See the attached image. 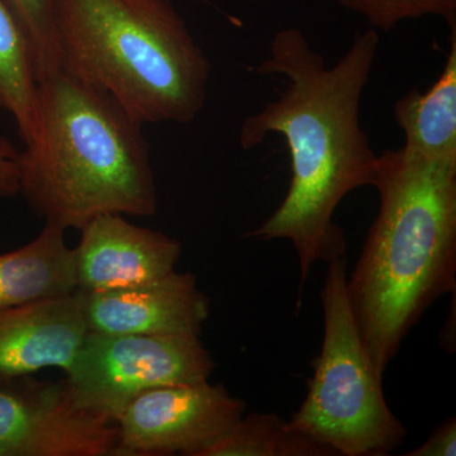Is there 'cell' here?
<instances>
[{
    "label": "cell",
    "mask_w": 456,
    "mask_h": 456,
    "mask_svg": "<svg viewBox=\"0 0 456 456\" xmlns=\"http://www.w3.org/2000/svg\"><path fill=\"white\" fill-rule=\"evenodd\" d=\"M377 29L356 33L350 49L331 68L301 29L275 33L257 75H281L283 92L245 118L240 145L251 150L270 134H281L289 150L292 179L277 211L248 239L289 240L298 256L302 288L318 261L345 256L344 231L334 221L342 200L373 187L378 158L360 126V101L370 79L379 47Z\"/></svg>",
    "instance_id": "obj_1"
},
{
    "label": "cell",
    "mask_w": 456,
    "mask_h": 456,
    "mask_svg": "<svg viewBox=\"0 0 456 456\" xmlns=\"http://www.w3.org/2000/svg\"><path fill=\"white\" fill-rule=\"evenodd\" d=\"M379 211L346 278L354 322L382 375L432 303L456 288V160L387 150Z\"/></svg>",
    "instance_id": "obj_2"
},
{
    "label": "cell",
    "mask_w": 456,
    "mask_h": 456,
    "mask_svg": "<svg viewBox=\"0 0 456 456\" xmlns=\"http://www.w3.org/2000/svg\"><path fill=\"white\" fill-rule=\"evenodd\" d=\"M142 126L106 92L59 69L38 83L37 128L18 154V193L45 224L64 231L107 213L156 215Z\"/></svg>",
    "instance_id": "obj_3"
},
{
    "label": "cell",
    "mask_w": 456,
    "mask_h": 456,
    "mask_svg": "<svg viewBox=\"0 0 456 456\" xmlns=\"http://www.w3.org/2000/svg\"><path fill=\"white\" fill-rule=\"evenodd\" d=\"M53 26L59 69L142 125L203 110L211 64L171 0H53Z\"/></svg>",
    "instance_id": "obj_4"
},
{
    "label": "cell",
    "mask_w": 456,
    "mask_h": 456,
    "mask_svg": "<svg viewBox=\"0 0 456 456\" xmlns=\"http://www.w3.org/2000/svg\"><path fill=\"white\" fill-rule=\"evenodd\" d=\"M346 256L327 263L325 334L307 395L289 424L338 456H386L406 439L384 397L383 377L360 338L346 296Z\"/></svg>",
    "instance_id": "obj_5"
},
{
    "label": "cell",
    "mask_w": 456,
    "mask_h": 456,
    "mask_svg": "<svg viewBox=\"0 0 456 456\" xmlns=\"http://www.w3.org/2000/svg\"><path fill=\"white\" fill-rule=\"evenodd\" d=\"M215 368L200 336L88 332L65 382L75 406L116 424L141 393L207 382Z\"/></svg>",
    "instance_id": "obj_6"
},
{
    "label": "cell",
    "mask_w": 456,
    "mask_h": 456,
    "mask_svg": "<svg viewBox=\"0 0 456 456\" xmlns=\"http://www.w3.org/2000/svg\"><path fill=\"white\" fill-rule=\"evenodd\" d=\"M245 410L241 398L209 380L150 389L117 419L116 456H202L235 428Z\"/></svg>",
    "instance_id": "obj_7"
},
{
    "label": "cell",
    "mask_w": 456,
    "mask_h": 456,
    "mask_svg": "<svg viewBox=\"0 0 456 456\" xmlns=\"http://www.w3.org/2000/svg\"><path fill=\"white\" fill-rule=\"evenodd\" d=\"M117 425L75 406L65 379L0 387V456H116Z\"/></svg>",
    "instance_id": "obj_8"
},
{
    "label": "cell",
    "mask_w": 456,
    "mask_h": 456,
    "mask_svg": "<svg viewBox=\"0 0 456 456\" xmlns=\"http://www.w3.org/2000/svg\"><path fill=\"white\" fill-rule=\"evenodd\" d=\"M88 332L107 335H196L211 314V301L191 273L117 289L75 292Z\"/></svg>",
    "instance_id": "obj_9"
},
{
    "label": "cell",
    "mask_w": 456,
    "mask_h": 456,
    "mask_svg": "<svg viewBox=\"0 0 456 456\" xmlns=\"http://www.w3.org/2000/svg\"><path fill=\"white\" fill-rule=\"evenodd\" d=\"M74 248L77 290L98 292L155 281L175 272L182 244L122 215L107 213L82 228Z\"/></svg>",
    "instance_id": "obj_10"
},
{
    "label": "cell",
    "mask_w": 456,
    "mask_h": 456,
    "mask_svg": "<svg viewBox=\"0 0 456 456\" xmlns=\"http://www.w3.org/2000/svg\"><path fill=\"white\" fill-rule=\"evenodd\" d=\"M86 335L75 293L0 308V387L45 368L66 373Z\"/></svg>",
    "instance_id": "obj_11"
},
{
    "label": "cell",
    "mask_w": 456,
    "mask_h": 456,
    "mask_svg": "<svg viewBox=\"0 0 456 456\" xmlns=\"http://www.w3.org/2000/svg\"><path fill=\"white\" fill-rule=\"evenodd\" d=\"M74 248L65 231L45 224L29 244L0 254V308L77 292Z\"/></svg>",
    "instance_id": "obj_12"
},
{
    "label": "cell",
    "mask_w": 456,
    "mask_h": 456,
    "mask_svg": "<svg viewBox=\"0 0 456 456\" xmlns=\"http://www.w3.org/2000/svg\"><path fill=\"white\" fill-rule=\"evenodd\" d=\"M439 79L426 92L412 90L399 99L395 117L404 132L403 149L431 160H456V26Z\"/></svg>",
    "instance_id": "obj_13"
},
{
    "label": "cell",
    "mask_w": 456,
    "mask_h": 456,
    "mask_svg": "<svg viewBox=\"0 0 456 456\" xmlns=\"http://www.w3.org/2000/svg\"><path fill=\"white\" fill-rule=\"evenodd\" d=\"M38 79L22 27L0 0V110L13 117L25 145L37 128Z\"/></svg>",
    "instance_id": "obj_14"
},
{
    "label": "cell",
    "mask_w": 456,
    "mask_h": 456,
    "mask_svg": "<svg viewBox=\"0 0 456 456\" xmlns=\"http://www.w3.org/2000/svg\"><path fill=\"white\" fill-rule=\"evenodd\" d=\"M202 456H338L275 413L242 416Z\"/></svg>",
    "instance_id": "obj_15"
},
{
    "label": "cell",
    "mask_w": 456,
    "mask_h": 456,
    "mask_svg": "<svg viewBox=\"0 0 456 456\" xmlns=\"http://www.w3.org/2000/svg\"><path fill=\"white\" fill-rule=\"evenodd\" d=\"M341 7L359 14L374 29L389 31L399 23L426 16L444 18L456 26V0H336Z\"/></svg>",
    "instance_id": "obj_16"
},
{
    "label": "cell",
    "mask_w": 456,
    "mask_h": 456,
    "mask_svg": "<svg viewBox=\"0 0 456 456\" xmlns=\"http://www.w3.org/2000/svg\"><path fill=\"white\" fill-rule=\"evenodd\" d=\"M22 27L35 59L38 83L59 70L53 0H3Z\"/></svg>",
    "instance_id": "obj_17"
},
{
    "label": "cell",
    "mask_w": 456,
    "mask_h": 456,
    "mask_svg": "<svg viewBox=\"0 0 456 456\" xmlns=\"http://www.w3.org/2000/svg\"><path fill=\"white\" fill-rule=\"evenodd\" d=\"M407 456H455L456 455V419H446L435 428L421 446L407 452Z\"/></svg>",
    "instance_id": "obj_18"
},
{
    "label": "cell",
    "mask_w": 456,
    "mask_h": 456,
    "mask_svg": "<svg viewBox=\"0 0 456 456\" xmlns=\"http://www.w3.org/2000/svg\"><path fill=\"white\" fill-rule=\"evenodd\" d=\"M17 191V154L8 143L0 141V197H12Z\"/></svg>",
    "instance_id": "obj_19"
}]
</instances>
